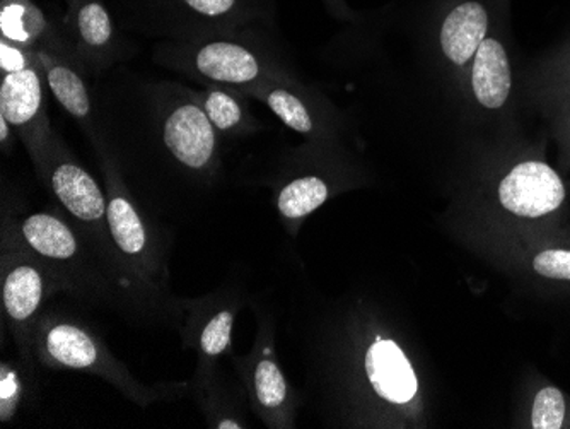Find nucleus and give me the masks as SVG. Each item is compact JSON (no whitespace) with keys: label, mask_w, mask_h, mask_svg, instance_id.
<instances>
[{"label":"nucleus","mask_w":570,"mask_h":429,"mask_svg":"<svg viewBox=\"0 0 570 429\" xmlns=\"http://www.w3.org/2000/svg\"><path fill=\"white\" fill-rule=\"evenodd\" d=\"M22 386H24V382H22L21 374L12 364L4 361L2 373H0V419H2V422H8L9 419L14 418L19 403L22 402V397H24Z\"/></svg>","instance_id":"nucleus-23"},{"label":"nucleus","mask_w":570,"mask_h":429,"mask_svg":"<svg viewBox=\"0 0 570 429\" xmlns=\"http://www.w3.org/2000/svg\"><path fill=\"white\" fill-rule=\"evenodd\" d=\"M31 351L48 368L89 371L107 378L117 387L130 382L105 344L91 331L69 320L43 319L37 322L31 334Z\"/></svg>","instance_id":"nucleus-3"},{"label":"nucleus","mask_w":570,"mask_h":429,"mask_svg":"<svg viewBox=\"0 0 570 429\" xmlns=\"http://www.w3.org/2000/svg\"><path fill=\"white\" fill-rule=\"evenodd\" d=\"M194 96L219 133L239 134L252 127L245 104L236 92L230 91V88L213 86L204 91L194 92Z\"/></svg>","instance_id":"nucleus-18"},{"label":"nucleus","mask_w":570,"mask_h":429,"mask_svg":"<svg viewBox=\"0 0 570 429\" xmlns=\"http://www.w3.org/2000/svg\"><path fill=\"white\" fill-rule=\"evenodd\" d=\"M0 31L2 38L30 48L35 52H50L82 67L66 33H60L48 16L31 0H2L0 2Z\"/></svg>","instance_id":"nucleus-12"},{"label":"nucleus","mask_w":570,"mask_h":429,"mask_svg":"<svg viewBox=\"0 0 570 429\" xmlns=\"http://www.w3.org/2000/svg\"><path fill=\"white\" fill-rule=\"evenodd\" d=\"M102 155V172L107 181V224L111 240L117 245L118 252L127 261L136 262L139 267H146L149 255V238H147L146 224L139 209L128 197L127 188L120 178L114 159Z\"/></svg>","instance_id":"nucleus-13"},{"label":"nucleus","mask_w":570,"mask_h":429,"mask_svg":"<svg viewBox=\"0 0 570 429\" xmlns=\"http://www.w3.org/2000/svg\"><path fill=\"white\" fill-rule=\"evenodd\" d=\"M531 267L543 280L570 281V248L540 250Z\"/></svg>","instance_id":"nucleus-24"},{"label":"nucleus","mask_w":570,"mask_h":429,"mask_svg":"<svg viewBox=\"0 0 570 429\" xmlns=\"http://www.w3.org/2000/svg\"><path fill=\"white\" fill-rule=\"evenodd\" d=\"M502 209L521 220H546L566 204L562 176L540 156H524L512 163L498 184Z\"/></svg>","instance_id":"nucleus-6"},{"label":"nucleus","mask_w":570,"mask_h":429,"mask_svg":"<svg viewBox=\"0 0 570 429\" xmlns=\"http://www.w3.org/2000/svg\"><path fill=\"white\" fill-rule=\"evenodd\" d=\"M243 92L264 99L267 107L287 125L289 129L304 136H313L318 130V121L315 118V111L307 104L306 98L299 92L293 91L285 82L271 81L261 82V85L249 86L242 89Z\"/></svg>","instance_id":"nucleus-17"},{"label":"nucleus","mask_w":570,"mask_h":429,"mask_svg":"<svg viewBox=\"0 0 570 429\" xmlns=\"http://www.w3.org/2000/svg\"><path fill=\"white\" fill-rule=\"evenodd\" d=\"M253 33L255 30L168 40L159 45L156 60L209 85L249 88L277 76V70L264 56Z\"/></svg>","instance_id":"nucleus-2"},{"label":"nucleus","mask_w":570,"mask_h":429,"mask_svg":"<svg viewBox=\"0 0 570 429\" xmlns=\"http://www.w3.org/2000/svg\"><path fill=\"white\" fill-rule=\"evenodd\" d=\"M37 173L73 220L96 226L107 220V195L59 137L51 139L43 165Z\"/></svg>","instance_id":"nucleus-7"},{"label":"nucleus","mask_w":570,"mask_h":429,"mask_svg":"<svg viewBox=\"0 0 570 429\" xmlns=\"http://www.w3.org/2000/svg\"><path fill=\"white\" fill-rule=\"evenodd\" d=\"M567 399L557 387H543L534 396L531 428L560 429L567 421Z\"/></svg>","instance_id":"nucleus-21"},{"label":"nucleus","mask_w":570,"mask_h":429,"mask_svg":"<svg viewBox=\"0 0 570 429\" xmlns=\"http://www.w3.org/2000/svg\"><path fill=\"white\" fill-rule=\"evenodd\" d=\"M38 64V52L0 38V74L21 72Z\"/></svg>","instance_id":"nucleus-25"},{"label":"nucleus","mask_w":570,"mask_h":429,"mask_svg":"<svg viewBox=\"0 0 570 429\" xmlns=\"http://www.w3.org/2000/svg\"><path fill=\"white\" fill-rule=\"evenodd\" d=\"M330 16L338 21H354L355 11L347 4V0H322Z\"/></svg>","instance_id":"nucleus-27"},{"label":"nucleus","mask_w":570,"mask_h":429,"mask_svg":"<svg viewBox=\"0 0 570 429\" xmlns=\"http://www.w3.org/2000/svg\"><path fill=\"white\" fill-rule=\"evenodd\" d=\"M366 374L374 392L393 403H405L417 393V377L402 349L393 341H377L366 354Z\"/></svg>","instance_id":"nucleus-14"},{"label":"nucleus","mask_w":570,"mask_h":429,"mask_svg":"<svg viewBox=\"0 0 570 429\" xmlns=\"http://www.w3.org/2000/svg\"><path fill=\"white\" fill-rule=\"evenodd\" d=\"M233 323H235V313L229 309L219 310L214 313L209 322L205 323L198 339V348L205 358L216 360L229 349Z\"/></svg>","instance_id":"nucleus-22"},{"label":"nucleus","mask_w":570,"mask_h":429,"mask_svg":"<svg viewBox=\"0 0 570 429\" xmlns=\"http://www.w3.org/2000/svg\"><path fill=\"white\" fill-rule=\"evenodd\" d=\"M12 127L9 124L8 118L4 115H0V143L4 150H9V144L12 146Z\"/></svg>","instance_id":"nucleus-29"},{"label":"nucleus","mask_w":570,"mask_h":429,"mask_svg":"<svg viewBox=\"0 0 570 429\" xmlns=\"http://www.w3.org/2000/svg\"><path fill=\"white\" fill-rule=\"evenodd\" d=\"M161 143L169 156L197 175H210L219 165V137L194 92L168 96L161 111Z\"/></svg>","instance_id":"nucleus-4"},{"label":"nucleus","mask_w":570,"mask_h":429,"mask_svg":"<svg viewBox=\"0 0 570 429\" xmlns=\"http://www.w3.org/2000/svg\"><path fill=\"white\" fill-rule=\"evenodd\" d=\"M19 235L33 254L45 261L72 262L79 255V242L69 224L51 213H35L22 217Z\"/></svg>","instance_id":"nucleus-16"},{"label":"nucleus","mask_w":570,"mask_h":429,"mask_svg":"<svg viewBox=\"0 0 570 429\" xmlns=\"http://www.w3.org/2000/svg\"><path fill=\"white\" fill-rule=\"evenodd\" d=\"M509 6L511 0H502L499 4L492 28L476 50L470 69L473 96L487 111L504 110L514 88V69L505 41Z\"/></svg>","instance_id":"nucleus-9"},{"label":"nucleus","mask_w":570,"mask_h":429,"mask_svg":"<svg viewBox=\"0 0 570 429\" xmlns=\"http://www.w3.org/2000/svg\"><path fill=\"white\" fill-rule=\"evenodd\" d=\"M557 88L570 81V41L562 48V52L556 57V69L552 70Z\"/></svg>","instance_id":"nucleus-26"},{"label":"nucleus","mask_w":570,"mask_h":429,"mask_svg":"<svg viewBox=\"0 0 570 429\" xmlns=\"http://www.w3.org/2000/svg\"><path fill=\"white\" fill-rule=\"evenodd\" d=\"M43 70L40 64L21 72L2 74L0 79V115H4L19 139L24 143L37 169L43 165L51 133L45 99Z\"/></svg>","instance_id":"nucleus-5"},{"label":"nucleus","mask_w":570,"mask_h":429,"mask_svg":"<svg viewBox=\"0 0 570 429\" xmlns=\"http://www.w3.org/2000/svg\"><path fill=\"white\" fill-rule=\"evenodd\" d=\"M328 185L320 176H301L278 194V211L285 220H303L315 213L328 198Z\"/></svg>","instance_id":"nucleus-19"},{"label":"nucleus","mask_w":570,"mask_h":429,"mask_svg":"<svg viewBox=\"0 0 570 429\" xmlns=\"http://www.w3.org/2000/svg\"><path fill=\"white\" fill-rule=\"evenodd\" d=\"M253 387H255V396L262 408L277 409L284 403L287 397V383H285L284 374L275 361L262 360L256 364L253 371Z\"/></svg>","instance_id":"nucleus-20"},{"label":"nucleus","mask_w":570,"mask_h":429,"mask_svg":"<svg viewBox=\"0 0 570 429\" xmlns=\"http://www.w3.org/2000/svg\"><path fill=\"white\" fill-rule=\"evenodd\" d=\"M63 25L85 69H105L120 56L117 27L102 0H67Z\"/></svg>","instance_id":"nucleus-10"},{"label":"nucleus","mask_w":570,"mask_h":429,"mask_svg":"<svg viewBox=\"0 0 570 429\" xmlns=\"http://www.w3.org/2000/svg\"><path fill=\"white\" fill-rule=\"evenodd\" d=\"M50 290L47 272L37 262L22 255L4 257L2 264V310L12 338L26 363H31V334L37 315Z\"/></svg>","instance_id":"nucleus-8"},{"label":"nucleus","mask_w":570,"mask_h":429,"mask_svg":"<svg viewBox=\"0 0 570 429\" xmlns=\"http://www.w3.org/2000/svg\"><path fill=\"white\" fill-rule=\"evenodd\" d=\"M274 9V0H115L121 28L168 40L256 30Z\"/></svg>","instance_id":"nucleus-1"},{"label":"nucleus","mask_w":570,"mask_h":429,"mask_svg":"<svg viewBox=\"0 0 570 429\" xmlns=\"http://www.w3.org/2000/svg\"><path fill=\"white\" fill-rule=\"evenodd\" d=\"M38 59L48 89L63 110L88 129L92 127V99L82 78V67L50 52H38Z\"/></svg>","instance_id":"nucleus-15"},{"label":"nucleus","mask_w":570,"mask_h":429,"mask_svg":"<svg viewBox=\"0 0 570 429\" xmlns=\"http://www.w3.org/2000/svg\"><path fill=\"white\" fill-rule=\"evenodd\" d=\"M502 0H451L441 11L438 45L444 59L454 67L472 64L476 50L489 35Z\"/></svg>","instance_id":"nucleus-11"},{"label":"nucleus","mask_w":570,"mask_h":429,"mask_svg":"<svg viewBox=\"0 0 570 429\" xmlns=\"http://www.w3.org/2000/svg\"><path fill=\"white\" fill-rule=\"evenodd\" d=\"M563 92L560 95V98L563 99V107H562V124H560V127H562L563 133V140H566L567 146V155H569L570 159V81L567 82V85L562 86Z\"/></svg>","instance_id":"nucleus-28"}]
</instances>
